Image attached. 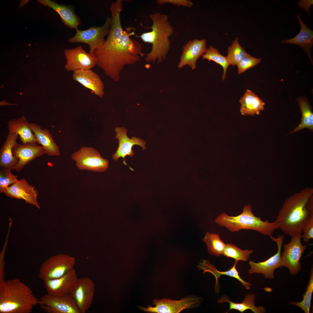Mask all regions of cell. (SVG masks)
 <instances>
[{
  "mask_svg": "<svg viewBox=\"0 0 313 313\" xmlns=\"http://www.w3.org/2000/svg\"><path fill=\"white\" fill-rule=\"evenodd\" d=\"M29 127L34 134L37 141L43 148L46 154L48 156H59V148L55 142L50 131L46 128L42 129L38 124L30 123Z\"/></svg>",
  "mask_w": 313,
  "mask_h": 313,
  "instance_id": "cell-23",
  "label": "cell"
},
{
  "mask_svg": "<svg viewBox=\"0 0 313 313\" xmlns=\"http://www.w3.org/2000/svg\"><path fill=\"white\" fill-rule=\"evenodd\" d=\"M149 17L152 21V26L148 28L152 29L151 31L135 36L144 42L152 44L151 51L144 54L146 55L145 61L154 63L157 60L160 63L165 60L170 48L169 38L173 34L174 29L168 21L167 15L156 12L150 15Z\"/></svg>",
  "mask_w": 313,
  "mask_h": 313,
  "instance_id": "cell-4",
  "label": "cell"
},
{
  "mask_svg": "<svg viewBox=\"0 0 313 313\" xmlns=\"http://www.w3.org/2000/svg\"><path fill=\"white\" fill-rule=\"evenodd\" d=\"M238 261L235 260L234 264L231 268L225 271H218L214 265L210 263V261L208 260H202L198 264L197 266L200 270H203V274L208 272L211 273L214 276L216 280L214 287L216 293H218L219 292L220 286L219 280L221 276L223 275L227 276L236 279L241 283L246 289L248 290H250L252 284L249 282H246L241 278L236 269V267Z\"/></svg>",
  "mask_w": 313,
  "mask_h": 313,
  "instance_id": "cell-20",
  "label": "cell"
},
{
  "mask_svg": "<svg viewBox=\"0 0 313 313\" xmlns=\"http://www.w3.org/2000/svg\"><path fill=\"white\" fill-rule=\"evenodd\" d=\"M95 284L89 277L78 279L70 295L74 301L80 313H85L93 301Z\"/></svg>",
  "mask_w": 313,
  "mask_h": 313,
  "instance_id": "cell-13",
  "label": "cell"
},
{
  "mask_svg": "<svg viewBox=\"0 0 313 313\" xmlns=\"http://www.w3.org/2000/svg\"><path fill=\"white\" fill-rule=\"evenodd\" d=\"M71 157L76 167L81 170L104 172L109 165L108 161L92 147H82L73 153Z\"/></svg>",
  "mask_w": 313,
  "mask_h": 313,
  "instance_id": "cell-8",
  "label": "cell"
},
{
  "mask_svg": "<svg viewBox=\"0 0 313 313\" xmlns=\"http://www.w3.org/2000/svg\"><path fill=\"white\" fill-rule=\"evenodd\" d=\"M19 136L16 133L8 132V135L0 150V167L11 170L15 169L19 161L18 158L13 156L12 149L17 143Z\"/></svg>",
  "mask_w": 313,
  "mask_h": 313,
  "instance_id": "cell-25",
  "label": "cell"
},
{
  "mask_svg": "<svg viewBox=\"0 0 313 313\" xmlns=\"http://www.w3.org/2000/svg\"><path fill=\"white\" fill-rule=\"evenodd\" d=\"M75 258L59 254L48 259L41 264L39 277L43 281L59 278L74 268Z\"/></svg>",
  "mask_w": 313,
  "mask_h": 313,
  "instance_id": "cell-7",
  "label": "cell"
},
{
  "mask_svg": "<svg viewBox=\"0 0 313 313\" xmlns=\"http://www.w3.org/2000/svg\"><path fill=\"white\" fill-rule=\"evenodd\" d=\"M73 80L91 90L100 97L104 95V84L99 76L91 69L80 70L73 72Z\"/></svg>",
  "mask_w": 313,
  "mask_h": 313,
  "instance_id": "cell-21",
  "label": "cell"
},
{
  "mask_svg": "<svg viewBox=\"0 0 313 313\" xmlns=\"http://www.w3.org/2000/svg\"><path fill=\"white\" fill-rule=\"evenodd\" d=\"M38 1L56 11L60 16L62 22L67 27L72 29H78L81 21L75 13L73 6L59 4L50 0H39Z\"/></svg>",
  "mask_w": 313,
  "mask_h": 313,
  "instance_id": "cell-22",
  "label": "cell"
},
{
  "mask_svg": "<svg viewBox=\"0 0 313 313\" xmlns=\"http://www.w3.org/2000/svg\"><path fill=\"white\" fill-rule=\"evenodd\" d=\"M253 252L252 250H242L233 244L228 243L226 244L222 255L238 261H246Z\"/></svg>",
  "mask_w": 313,
  "mask_h": 313,
  "instance_id": "cell-33",
  "label": "cell"
},
{
  "mask_svg": "<svg viewBox=\"0 0 313 313\" xmlns=\"http://www.w3.org/2000/svg\"><path fill=\"white\" fill-rule=\"evenodd\" d=\"M40 308L49 313H80L74 301L69 294L54 296L48 294L40 298Z\"/></svg>",
  "mask_w": 313,
  "mask_h": 313,
  "instance_id": "cell-14",
  "label": "cell"
},
{
  "mask_svg": "<svg viewBox=\"0 0 313 313\" xmlns=\"http://www.w3.org/2000/svg\"><path fill=\"white\" fill-rule=\"evenodd\" d=\"M256 296L252 293L247 294L244 299L240 303H236L230 300L229 298L224 295L219 298L217 301L219 303L227 302L229 303V308L226 313H228L232 310L238 311L243 313L246 310H250L254 313H264L266 311V309L263 306H255L254 301Z\"/></svg>",
  "mask_w": 313,
  "mask_h": 313,
  "instance_id": "cell-28",
  "label": "cell"
},
{
  "mask_svg": "<svg viewBox=\"0 0 313 313\" xmlns=\"http://www.w3.org/2000/svg\"><path fill=\"white\" fill-rule=\"evenodd\" d=\"M7 240L4 245V246L1 252L0 256V283H1L4 281V256L7 245Z\"/></svg>",
  "mask_w": 313,
  "mask_h": 313,
  "instance_id": "cell-39",
  "label": "cell"
},
{
  "mask_svg": "<svg viewBox=\"0 0 313 313\" xmlns=\"http://www.w3.org/2000/svg\"><path fill=\"white\" fill-rule=\"evenodd\" d=\"M261 62V59L253 57L248 54L236 65L238 73L240 74L246 70L254 67Z\"/></svg>",
  "mask_w": 313,
  "mask_h": 313,
  "instance_id": "cell-36",
  "label": "cell"
},
{
  "mask_svg": "<svg viewBox=\"0 0 313 313\" xmlns=\"http://www.w3.org/2000/svg\"><path fill=\"white\" fill-rule=\"evenodd\" d=\"M0 170V193H4L8 187L18 180V176L13 174L11 170L5 167H1Z\"/></svg>",
  "mask_w": 313,
  "mask_h": 313,
  "instance_id": "cell-35",
  "label": "cell"
},
{
  "mask_svg": "<svg viewBox=\"0 0 313 313\" xmlns=\"http://www.w3.org/2000/svg\"><path fill=\"white\" fill-rule=\"evenodd\" d=\"M17 104H11L6 102L5 100H4L0 102V106H5L6 105H17Z\"/></svg>",
  "mask_w": 313,
  "mask_h": 313,
  "instance_id": "cell-41",
  "label": "cell"
},
{
  "mask_svg": "<svg viewBox=\"0 0 313 313\" xmlns=\"http://www.w3.org/2000/svg\"><path fill=\"white\" fill-rule=\"evenodd\" d=\"M297 100L302 114L301 122L290 134L296 132L305 128L312 131L313 113L311 107L307 100L304 98L300 97Z\"/></svg>",
  "mask_w": 313,
  "mask_h": 313,
  "instance_id": "cell-29",
  "label": "cell"
},
{
  "mask_svg": "<svg viewBox=\"0 0 313 313\" xmlns=\"http://www.w3.org/2000/svg\"><path fill=\"white\" fill-rule=\"evenodd\" d=\"M156 2L159 4L169 3L178 6L189 8L192 7L193 5V3L189 0H158Z\"/></svg>",
  "mask_w": 313,
  "mask_h": 313,
  "instance_id": "cell-38",
  "label": "cell"
},
{
  "mask_svg": "<svg viewBox=\"0 0 313 313\" xmlns=\"http://www.w3.org/2000/svg\"><path fill=\"white\" fill-rule=\"evenodd\" d=\"M12 153L13 156L19 159L14 170L19 172L30 162L46 154V152L41 146L35 143L22 144L17 143L12 148Z\"/></svg>",
  "mask_w": 313,
  "mask_h": 313,
  "instance_id": "cell-18",
  "label": "cell"
},
{
  "mask_svg": "<svg viewBox=\"0 0 313 313\" xmlns=\"http://www.w3.org/2000/svg\"><path fill=\"white\" fill-rule=\"evenodd\" d=\"M4 193L11 198L23 200L26 203L40 208L37 200L38 190L34 186L30 185L25 179L18 180L8 187Z\"/></svg>",
  "mask_w": 313,
  "mask_h": 313,
  "instance_id": "cell-16",
  "label": "cell"
},
{
  "mask_svg": "<svg viewBox=\"0 0 313 313\" xmlns=\"http://www.w3.org/2000/svg\"><path fill=\"white\" fill-rule=\"evenodd\" d=\"M41 303L32 290L18 279L0 283V313H30Z\"/></svg>",
  "mask_w": 313,
  "mask_h": 313,
  "instance_id": "cell-3",
  "label": "cell"
},
{
  "mask_svg": "<svg viewBox=\"0 0 313 313\" xmlns=\"http://www.w3.org/2000/svg\"><path fill=\"white\" fill-rule=\"evenodd\" d=\"M201 56L203 59L212 61L222 66L223 69L222 79L224 81L227 68L229 65L226 57L222 55L216 49L211 45L206 49L205 52Z\"/></svg>",
  "mask_w": 313,
  "mask_h": 313,
  "instance_id": "cell-32",
  "label": "cell"
},
{
  "mask_svg": "<svg viewBox=\"0 0 313 313\" xmlns=\"http://www.w3.org/2000/svg\"><path fill=\"white\" fill-rule=\"evenodd\" d=\"M240 112L243 115H259L264 109L265 103L252 90L247 89L239 101Z\"/></svg>",
  "mask_w": 313,
  "mask_h": 313,
  "instance_id": "cell-26",
  "label": "cell"
},
{
  "mask_svg": "<svg viewBox=\"0 0 313 313\" xmlns=\"http://www.w3.org/2000/svg\"><path fill=\"white\" fill-rule=\"evenodd\" d=\"M78 280L73 268L59 278L44 281L47 294L56 296L70 294Z\"/></svg>",
  "mask_w": 313,
  "mask_h": 313,
  "instance_id": "cell-15",
  "label": "cell"
},
{
  "mask_svg": "<svg viewBox=\"0 0 313 313\" xmlns=\"http://www.w3.org/2000/svg\"><path fill=\"white\" fill-rule=\"evenodd\" d=\"M29 123L24 116L17 119L10 120L8 123V132L18 134L23 143H36L37 139L29 125Z\"/></svg>",
  "mask_w": 313,
  "mask_h": 313,
  "instance_id": "cell-27",
  "label": "cell"
},
{
  "mask_svg": "<svg viewBox=\"0 0 313 313\" xmlns=\"http://www.w3.org/2000/svg\"><path fill=\"white\" fill-rule=\"evenodd\" d=\"M313 292V268H311L309 283L305 293L302 295L303 299L300 302H290L289 304L298 306L305 313H309L311 306V299Z\"/></svg>",
  "mask_w": 313,
  "mask_h": 313,
  "instance_id": "cell-34",
  "label": "cell"
},
{
  "mask_svg": "<svg viewBox=\"0 0 313 313\" xmlns=\"http://www.w3.org/2000/svg\"><path fill=\"white\" fill-rule=\"evenodd\" d=\"M297 17L301 26L299 33L293 38L282 40L281 43L296 44L301 47L312 63L311 51L313 45V30L303 22L298 13L297 14Z\"/></svg>",
  "mask_w": 313,
  "mask_h": 313,
  "instance_id": "cell-24",
  "label": "cell"
},
{
  "mask_svg": "<svg viewBox=\"0 0 313 313\" xmlns=\"http://www.w3.org/2000/svg\"><path fill=\"white\" fill-rule=\"evenodd\" d=\"M116 132L115 138L119 140V146L116 152L112 156L114 161H117L119 158L122 157L123 159L124 164L127 165L125 160V156L128 155L132 157L134 154L132 147L135 145L141 147L143 150L146 149V143L142 139L135 137H132L131 139L128 137L127 135V130L123 127H116L115 129Z\"/></svg>",
  "mask_w": 313,
  "mask_h": 313,
  "instance_id": "cell-17",
  "label": "cell"
},
{
  "mask_svg": "<svg viewBox=\"0 0 313 313\" xmlns=\"http://www.w3.org/2000/svg\"><path fill=\"white\" fill-rule=\"evenodd\" d=\"M64 54L66 60L64 67L68 71L91 69L97 65L94 53L87 52L80 45L65 50Z\"/></svg>",
  "mask_w": 313,
  "mask_h": 313,
  "instance_id": "cell-12",
  "label": "cell"
},
{
  "mask_svg": "<svg viewBox=\"0 0 313 313\" xmlns=\"http://www.w3.org/2000/svg\"><path fill=\"white\" fill-rule=\"evenodd\" d=\"M301 235L304 241L308 243L309 240L313 238V214L310 215L304 225Z\"/></svg>",
  "mask_w": 313,
  "mask_h": 313,
  "instance_id": "cell-37",
  "label": "cell"
},
{
  "mask_svg": "<svg viewBox=\"0 0 313 313\" xmlns=\"http://www.w3.org/2000/svg\"><path fill=\"white\" fill-rule=\"evenodd\" d=\"M202 240L206 243L210 254L218 257L222 255L226 244L222 240L219 234L207 232Z\"/></svg>",
  "mask_w": 313,
  "mask_h": 313,
  "instance_id": "cell-30",
  "label": "cell"
},
{
  "mask_svg": "<svg viewBox=\"0 0 313 313\" xmlns=\"http://www.w3.org/2000/svg\"><path fill=\"white\" fill-rule=\"evenodd\" d=\"M297 4L301 8L309 14V9L311 6L313 4V0H301Z\"/></svg>",
  "mask_w": 313,
  "mask_h": 313,
  "instance_id": "cell-40",
  "label": "cell"
},
{
  "mask_svg": "<svg viewBox=\"0 0 313 313\" xmlns=\"http://www.w3.org/2000/svg\"><path fill=\"white\" fill-rule=\"evenodd\" d=\"M214 221L219 226L225 227L232 232H238L243 229L249 230L270 236L275 229L279 228L274 221H263L259 217L256 216L252 212V207L250 204L244 207L242 212L237 216H230L225 213H222L216 217Z\"/></svg>",
  "mask_w": 313,
  "mask_h": 313,
  "instance_id": "cell-5",
  "label": "cell"
},
{
  "mask_svg": "<svg viewBox=\"0 0 313 313\" xmlns=\"http://www.w3.org/2000/svg\"><path fill=\"white\" fill-rule=\"evenodd\" d=\"M112 23L111 17L107 18L103 24L101 26H91L83 30H76L75 35L68 39L70 43H81L88 44L89 46V52L94 53L95 50L102 47L104 45L105 37L108 35Z\"/></svg>",
  "mask_w": 313,
  "mask_h": 313,
  "instance_id": "cell-6",
  "label": "cell"
},
{
  "mask_svg": "<svg viewBox=\"0 0 313 313\" xmlns=\"http://www.w3.org/2000/svg\"><path fill=\"white\" fill-rule=\"evenodd\" d=\"M301 234L291 237L290 241L284 245V250L281 254L283 266L288 269L291 275H296L300 271L301 256L307 246L301 242Z\"/></svg>",
  "mask_w": 313,
  "mask_h": 313,
  "instance_id": "cell-10",
  "label": "cell"
},
{
  "mask_svg": "<svg viewBox=\"0 0 313 313\" xmlns=\"http://www.w3.org/2000/svg\"><path fill=\"white\" fill-rule=\"evenodd\" d=\"M272 241L276 243L278 250L276 253L266 260L258 263L250 260L249 264L250 268L248 271L250 274L258 273L263 274L266 279H273L274 272L277 268L283 267L281 254L284 236L279 235L275 238L272 235L269 236Z\"/></svg>",
  "mask_w": 313,
  "mask_h": 313,
  "instance_id": "cell-11",
  "label": "cell"
},
{
  "mask_svg": "<svg viewBox=\"0 0 313 313\" xmlns=\"http://www.w3.org/2000/svg\"><path fill=\"white\" fill-rule=\"evenodd\" d=\"M206 44V41L204 39L199 40L196 38L190 40L183 46L178 67L181 68L185 65H188L192 69H195L197 60L205 53L207 49Z\"/></svg>",
  "mask_w": 313,
  "mask_h": 313,
  "instance_id": "cell-19",
  "label": "cell"
},
{
  "mask_svg": "<svg viewBox=\"0 0 313 313\" xmlns=\"http://www.w3.org/2000/svg\"><path fill=\"white\" fill-rule=\"evenodd\" d=\"M244 48L239 42V39L236 37L231 45L228 48V54L226 57L229 65L233 66L238 64L245 56L248 55Z\"/></svg>",
  "mask_w": 313,
  "mask_h": 313,
  "instance_id": "cell-31",
  "label": "cell"
},
{
  "mask_svg": "<svg viewBox=\"0 0 313 313\" xmlns=\"http://www.w3.org/2000/svg\"><path fill=\"white\" fill-rule=\"evenodd\" d=\"M201 298L199 296L189 295L179 300H174L169 299L160 300L154 299L152 304L155 305L152 307L149 305L147 307H141V309L148 313H178L187 309H194L200 304Z\"/></svg>",
  "mask_w": 313,
  "mask_h": 313,
  "instance_id": "cell-9",
  "label": "cell"
},
{
  "mask_svg": "<svg viewBox=\"0 0 313 313\" xmlns=\"http://www.w3.org/2000/svg\"><path fill=\"white\" fill-rule=\"evenodd\" d=\"M313 194V188H307L285 200L274 221L283 233L291 236L302 234L303 226L311 215L307 204Z\"/></svg>",
  "mask_w": 313,
  "mask_h": 313,
  "instance_id": "cell-2",
  "label": "cell"
},
{
  "mask_svg": "<svg viewBox=\"0 0 313 313\" xmlns=\"http://www.w3.org/2000/svg\"><path fill=\"white\" fill-rule=\"evenodd\" d=\"M123 1L117 0L111 4L112 23L109 32L103 46L94 52L97 65L115 81H119L125 65L135 64L140 60L139 55L144 56L141 44L130 38L135 35V29L129 27L124 30L122 28L121 13L123 8Z\"/></svg>",
  "mask_w": 313,
  "mask_h": 313,
  "instance_id": "cell-1",
  "label": "cell"
}]
</instances>
